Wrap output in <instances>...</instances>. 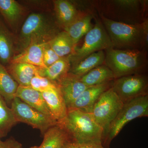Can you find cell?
Wrapping results in <instances>:
<instances>
[{
  "mask_svg": "<svg viewBox=\"0 0 148 148\" xmlns=\"http://www.w3.org/2000/svg\"><path fill=\"white\" fill-rule=\"evenodd\" d=\"M91 5L97 13L111 21L130 25L148 19V1L94 0Z\"/></svg>",
  "mask_w": 148,
  "mask_h": 148,
  "instance_id": "1",
  "label": "cell"
},
{
  "mask_svg": "<svg viewBox=\"0 0 148 148\" xmlns=\"http://www.w3.org/2000/svg\"><path fill=\"white\" fill-rule=\"evenodd\" d=\"M63 30L55 17L43 13L31 14L21 27L15 53H20L32 45L48 43Z\"/></svg>",
  "mask_w": 148,
  "mask_h": 148,
  "instance_id": "2",
  "label": "cell"
},
{
  "mask_svg": "<svg viewBox=\"0 0 148 148\" xmlns=\"http://www.w3.org/2000/svg\"><path fill=\"white\" fill-rule=\"evenodd\" d=\"M98 15L113 48L125 50H147L148 19L141 24L130 25L111 21Z\"/></svg>",
  "mask_w": 148,
  "mask_h": 148,
  "instance_id": "3",
  "label": "cell"
},
{
  "mask_svg": "<svg viewBox=\"0 0 148 148\" xmlns=\"http://www.w3.org/2000/svg\"><path fill=\"white\" fill-rule=\"evenodd\" d=\"M67 132L71 141L103 145V131L89 113L68 110L66 117L57 123Z\"/></svg>",
  "mask_w": 148,
  "mask_h": 148,
  "instance_id": "4",
  "label": "cell"
},
{
  "mask_svg": "<svg viewBox=\"0 0 148 148\" xmlns=\"http://www.w3.org/2000/svg\"><path fill=\"white\" fill-rule=\"evenodd\" d=\"M105 64L112 72L115 79L145 74L147 67V50H125L113 48L105 50Z\"/></svg>",
  "mask_w": 148,
  "mask_h": 148,
  "instance_id": "5",
  "label": "cell"
},
{
  "mask_svg": "<svg viewBox=\"0 0 148 148\" xmlns=\"http://www.w3.org/2000/svg\"><path fill=\"white\" fill-rule=\"evenodd\" d=\"M94 26L85 36L84 42L79 47L75 48L69 56L71 67L92 53L113 48L108 34L97 13Z\"/></svg>",
  "mask_w": 148,
  "mask_h": 148,
  "instance_id": "6",
  "label": "cell"
},
{
  "mask_svg": "<svg viewBox=\"0 0 148 148\" xmlns=\"http://www.w3.org/2000/svg\"><path fill=\"white\" fill-rule=\"evenodd\" d=\"M145 117H148V95L136 98L123 104L110 125L103 141V147H108L112 140L130 122L138 118Z\"/></svg>",
  "mask_w": 148,
  "mask_h": 148,
  "instance_id": "7",
  "label": "cell"
},
{
  "mask_svg": "<svg viewBox=\"0 0 148 148\" xmlns=\"http://www.w3.org/2000/svg\"><path fill=\"white\" fill-rule=\"evenodd\" d=\"M123 105L111 87L103 92L92 107L89 113L96 123L103 129V140L111 123L117 115Z\"/></svg>",
  "mask_w": 148,
  "mask_h": 148,
  "instance_id": "8",
  "label": "cell"
},
{
  "mask_svg": "<svg viewBox=\"0 0 148 148\" xmlns=\"http://www.w3.org/2000/svg\"><path fill=\"white\" fill-rule=\"evenodd\" d=\"M12 110L17 123H26L38 129L43 135L57 122L50 116L41 112L15 97L11 103Z\"/></svg>",
  "mask_w": 148,
  "mask_h": 148,
  "instance_id": "9",
  "label": "cell"
},
{
  "mask_svg": "<svg viewBox=\"0 0 148 148\" xmlns=\"http://www.w3.org/2000/svg\"><path fill=\"white\" fill-rule=\"evenodd\" d=\"M123 104L148 95V79L145 74H135L114 80L112 86Z\"/></svg>",
  "mask_w": 148,
  "mask_h": 148,
  "instance_id": "10",
  "label": "cell"
},
{
  "mask_svg": "<svg viewBox=\"0 0 148 148\" xmlns=\"http://www.w3.org/2000/svg\"><path fill=\"white\" fill-rule=\"evenodd\" d=\"M74 2L68 0L53 1L55 16L60 27L64 30L83 14L93 8L90 1Z\"/></svg>",
  "mask_w": 148,
  "mask_h": 148,
  "instance_id": "11",
  "label": "cell"
},
{
  "mask_svg": "<svg viewBox=\"0 0 148 148\" xmlns=\"http://www.w3.org/2000/svg\"><path fill=\"white\" fill-rule=\"evenodd\" d=\"M113 81L88 87L72 103L67 110L77 109L90 113L101 95L112 87Z\"/></svg>",
  "mask_w": 148,
  "mask_h": 148,
  "instance_id": "12",
  "label": "cell"
},
{
  "mask_svg": "<svg viewBox=\"0 0 148 148\" xmlns=\"http://www.w3.org/2000/svg\"><path fill=\"white\" fill-rule=\"evenodd\" d=\"M58 85L67 109L88 87L82 82L80 77L69 73L61 79Z\"/></svg>",
  "mask_w": 148,
  "mask_h": 148,
  "instance_id": "13",
  "label": "cell"
},
{
  "mask_svg": "<svg viewBox=\"0 0 148 148\" xmlns=\"http://www.w3.org/2000/svg\"><path fill=\"white\" fill-rule=\"evenodd\" d=\"M97 12L94 9L84 12L74 22L64 29L71 38L75 45L84 36L90 31L94 26L92 20H94Z\"/></svg>",
  "mask_w": 148,
  "mask_h": 148,
  "instance_id": "14",
  "label": "cell"
},
{
  "mask_svg": "<svg viewBox=\"0 0 148 148\" xmlns=\"http://www.w3.org/2000/svg\"><path fill=\"white\" fill-rule=\"evenodd\" d=\"M49 110L57 123L66 117L67 110L65 100L58 86L42 92Z\"/></svg>",
  "mask_w": 148,
  "mask_h": 148,
  "instance_id": "15",
  "label": "cell"
},
{
  "mask_svg": "<svg viewBox=\"0 0 148 148\" xmlns=\"http://www.w3.org/2000/svg\"><path fill=\"white\" fill-rule=\"evenodd\" d=\"M48 43L35 44L29 46L20 53L14 55L10 63H26L45 69L43 54Z\"/></svg>",
  "mask_w": 148,
  "mask_h": 148,
  "instance_id": "16",
  "label": "cell"
},
{
  "mask_svg": "<svg viewBox=\"0 0 148 148\" xmlns=\"http://www.w3.org/2000/svg\"><path fill=\"white\" fill-rule=\"evenodd\" d=\"M15 97L19 98L32 108L53 119L43 98L42 92L33 89L30 86L19 85Z\"/></svg>",
  "mask_w": 148,
  "mask_h": 148,
  "instance_id": "17",
  "label": "cell"
},
{
  "mask_svg": "<svg viewBox=\"0 0 148 148\" xmlns=\"http://www.w3.org/2000/svg\"><path fill=\"white\" fill-rule=\"evenodd\" d=\"M18 85L30 86L33 78L38 74L40 67L23 63L11 62L5 67Z\"/></svg>",
  "mask_w": 148,
  "mask_h": 148,
  "instance_id": "18",
  "label": "cell"
},
{
  "mask_svg": "<svg viewBox=\"0 0 148 148\" xmlns=\"http://www.w3.org/2000/svg\"><path fill=\"white\" fill-rule=\"evenodd\" d=\"M15 44L13 35L0 16V62L5 67L14 56Z\"/></svg>",
  "mask_w": 148,
  "mask_h": 148,
  "instance_id": "19",
  "label": "cell"
},
{
  "mask_svg": "<svg viewBox=\"0 0 148 148\" xmlns=\"http://www.w3.org/2000/svg\"><path fill=\"white\" fill-rule=\"evenodd\" d=\"M24 11L23 7L15 0H0V15L13 30L18 26Z\"/></svg>",
  "mask_w": 148,
  "mask_h": 148,
  "instance_id": "20",
  "label": "cell"
},
{
  "mask_svg": "<svg viewBox=\"0 0 148 148\" xmlns=\"http://www.w3.org/2000/svg\"><path fill=\"white\" fill-rule=\"evenodd\" d=\"M43 136L40 145L30 148H60L66 142L71 140L67 132L58 124L48 130Z\"/></svg>",
  "mask_w": 148,
  "mask_h": 148,
  "instance_id": "21",
  "label": "cell"
},
{
  "mask_svg": "<svg viewBox=\"0 0 148 148\" xmlns=\"http://www.w3.org/2000/svg\"><path fill=\"white\" fill-rule=\"evenodd\" d=\"M71 64L69 56L60 58L47 68H40L38 74L58 84L70 71Z\"/></svg>",
  "mask_w": 148,
  "mask_h": 148,
  "instance_id": "22",
  "label": "cell"
},
{
  "mask_svg": "<svg viewBox=\"0 0 148 148\" xmlns=\"http://www.w3.org/2000/svg\"><path fill=\"white\" fill-rule=\"evenodd\" d=\"M82 82L88 87L94 86L115 79L112 72L105 64L98 66L80 77Z\"/></svg>",
  "mask_w": 148,
  "mask_h": 148,
  "instance_id": "23",
  "label": "cell"
},
{
  "mask_svg": "<svg viewBox=\"0 0 148 148\" xmlns=\"http://www.w3.org/2000/svg\"><path fill=\"white\" fill-rule=\"evenodd\" d=\"M105 57V51L95 52L71 67L69 73L78 77L82 76L94 68L104 64Z\"/></svg>",
  "mask_w": 148,
  "mask_h": 148,
  "instance_id": "24",
  "label": "cell"
},
{
  "mask_svg": "<svg viewBox=\"0 0 148 148\" xmlns=\"http://www.w3.org/2000/svg\"><path fill=\"white\" fill-rule=\"evenodd\" d=\"M18 86L0 62V95L7 104H11L15 98Z\"/></svg>",
  "mask_w": 148,
  "mask_h": 148,
  "instance_id": "25",
  "label": "cell"
},
{
  "mask_svg": "<svg viewBox=\"0 0 148 148\" xmlns=\"http://www.w3.org/2000/svg\"><path fill=\"white\" fill-rule=\"evenodd\" d=\"M49 44L60 58L71 55L77 47L69 34L64 30L49 42Z\"/></svg>",
  "mask_w": 148,
  "mask_h": 148,
  "instance_id": "26",
  "label": "cell"
},
{
  "mask_svg": "<svg viewBox=\"0 0 148 148\" xmlns=\"http://www.w3.org/2000/svg\"><path fill=\"white\" fill-rule=\"evenodd\" d=\"M17 123L12 110L0 95V138L6 137Z\"/></svg>",
  "mask_w": 148,
  "mask_h": 148,
  "instance_id": "27",
  "label": "cell"
},
{
  "mask_svg": "<svg viewBox=\"0 0 148 148\" xmlns=\"http://www.w3.org/2000/svg\"><path fill=\"white\" fill-rule=\"evenodd\" d=\"M30 87L41 92L58 87V85L46 77L37 74L30 83Z\"/></svg>",
  "mask_w": 148,
  "mask_h": 148,
  "instance_id": "28",
  "label": "cell"
},
{
  "mask_svg": "<svg viewBox=\"0 0 148 148\" xmlns=\"http://www.w3.org/2000/svg\"><path fill=\"white\" fill-rule=\"evenodd\" d=\"M61 58L50 47L48 42L43 54L44 64L46 68L54 64Z\"/></svg>",
  "mask_w": 148,
  "mask_h": 148,
  "instance_id": "29",
  "label": "cell"
},
{
  "mask_svg": "<svg viewBox=\"0 0 148 148\" xmlns=\"http://www.w3.org/2000/svg\"><path fill=\"white\" fill-rule=\"evenodd\" d=\"M60 148H106L102 144L78 143L71 140L66 142Z\"/></svg>",
  "mask_w": 148,
  "mask_h": 148,
  "instance_id": "30",
  "label": "cell"
},
{
  "mask_svg": "<svg viewBox=\"0 0 148 148\" xmlns=\"http://www.w3.org/2000/svg\"><path fill=\"white\" fill-rule=\"evenodd\" d=\"M0 148H24L22 144L13 138H10L5 141L0 138Z\"/></svg>",
  "mask_w": 148,
  "mask_h": 148,
  "instance_id": "31",
  "label": "cell"
}]
</instances>
